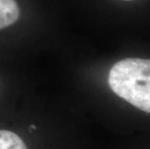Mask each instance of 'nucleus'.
I'll return each instance as SVG.
<instances>
[{
  "instance_id": "2",
  "label": "nucleus",
  "mask_w": 150,
  "mask_h": 149,
  "mask_svg": "<svg viewBox=\"0 0 150 149\" xmlns=\"http://www.w3.org/2000/svg\"><path fill=\"white\" fill-rule=\"evenodd\" d=\"M20 13L16 0H0V30L14 24L20 18Z\"/></svg>"
},
{
  "instance_id": "1",
  "label": "nucleus",
  "mask_w": 150,
  "mask_h": 149,
  "mask_svg": "<svg viewBox=\"0 0 150 149\" xmlns=\"http://www.w3.org/2000/svg\"><path fill=\"white\" fill-rule=\"evenodd\" d=\"M108 84L117 96L150 113V60L126 58L118 61L110 71Z\"/></svg>"
},
{
  "instance_id": "3",
  "label": "nucleus",
  "mask_w": 150,
  "mask_h": 149,
  "mask_svg": "<svg viewBox=\"0 0 150 149\" xmlns=\"http://www.w3.org/2000/svg\"><path fill=\"white\" fill-rule=\"evenodd\" d=\"M0 149H28L21 137L15 133L0 130Z\"/></svg>"
},
{
  "instance_id": "4",
  "label": "nucleus",
  "mask_w": 150,
  "mask_h": 149,
  "mask_svg": "<svg viewBox=\"0 0 150 149\" xmlns=\"http://www.w3.org/2000/svg\"><path fill=\"white\" fill-rule=\"evenodd\" d=\"M126 1H130V0H126Z\"/></svg>"
}]
</instances>
